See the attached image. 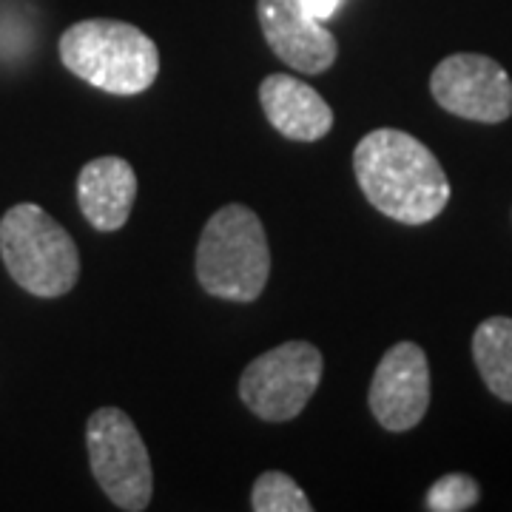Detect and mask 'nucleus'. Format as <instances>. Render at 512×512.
<instances>
[{"mask_svg": "<svg viewBox=\"0 0 512 512\" xmlns=\"http://www.w3.org/2000/svg\"><path fill=\"white\" fill-rule=\"evenodd\" d=\"M353 171L367 202L402 225L436 220L450 202V180L436 154L399 128H376L353 151Z\"/></svg>", "mask_w": 512, "mask_h": 512, "instance_id": "nucleus-1", "label": "nucleus"}, {"mask_svg": "<svg viewBox=\"0 0 512 512\" xmlns=\"http://www.w3.org/2000/svg\"><path fill=\"white\" fill-rule=\"evenodd\" d=\"M57 49L74 77L117 97L148 92L160 74L157 43L126 20H80L60 35Z\"/></svg>", "mask_w": 512, "mask_h": 512, "instance_id": "nucleus-2", "label": "nucleus"}, {"mask_svg": "<svg viewBox=\"0 0 512 512\" xmlns=\"http://www.w3.org/2000/svg\"><path fill=\"white\" fill-rule=\"evenodd\" d=\"M271 276L265 225L248 205H225L202 228L197 279L202 291L225 302H254Z\"/></svg>", "mask_w": 512, "mask_h": 512, "instance_id": "nucleus-3", "label": "nucleus"}, {"mask_svg": "<svg viewBox=\"0 0 512 512\" xmlns=\"http://www.w3.org/2000/svg\"><path fill=\"white\" fill-rule=\"evenodd\" d=\"M0 259L20 288L40 299L66 296L80 279L72 234L35 202H18L3 214Z\"/></svg>", "mask_w": 512, "mask_h": 512, "instance_id": "nucleus-4", "label": "nucleus"}, {"mask_svg": "<svg viewBox=\"0 0 512 512\" xmlns=\"http://www.w3.org/2000/svg\"><path fill=\"white\" fill-rule=\"evenodd\" d=\"M86 450L100 490L128 512H143L151 504L154 476L151 458L137 424L120 407L94 410L86 424Z\"/></svg>", "mask_w": 512, "mask_h": 512, "instance_id": "nucleus-5", "label": "nucleus"}, {"mask_svg": "<svg viewBox=\"0 0 512 512\" xmlns=\"http://www.w3.org/2000/svg\"><path fill=\"white\" fill-rule=\"evenodd\" d=\"M325 373L322 350L311 342H285L256 356L239 376V399L262 421L296 419L313 399Z\"/></svg>", "mask_w": 512, "mask_h": 512, "instance_id": "nucleus-6", "label": "nucleus"}, {"mask_svg": "<svg viewBox=\"0 0 512 512\" xmlns=\"http://www.w3.org/2000/svg\"><path fill=\"white\" fill-rule=\"evenodd\" d=\"M430 92L441 109L464 120L504 123L512 114L510 74L487 55L458 52L444 57L433 69Z\"/></svg>", "mask_w": 512, "mask_h": 512, "instance_id": "nucleus-7", "label": "nucleus"}, {"mask_svg": "<svg viewBox=\"0 0 512 512\" xmlns=\"http://www.w3.org/2000/svg\"><path fill=\"white\" fill-rule=\"evenodd\" d=\"M370 413L390 433L413 430L430 407V365L416 342H399L376 365L370 382Z\"/></svg>", "mask_w": 512, "mask_h": 512, "instance_id": "nucleus-8", "label": "nucleus"}, {"mask_svg": "<svg viewBox=\"0 0 512 512\" xmlns=\"http://www.w3.org/2000/svg\"><path fill=\"white\" fill-rule=\"evenodd\" d=\"M256 15L268 46L285 66L299 74H322L336 63V37L305 12L302 0H256Z\"/></svg>", "mask_w": 512, "mask_h": 512, "instance_id": "nucleus-9", "label": "nucleus"}, {"mask_svg": "<svg viewBox=\"0 0 512 512\" xmlns=\"http://www.w3.org/2000/svg\"><path fill=\"white\" fill-rule=\"evenodd\" d=\"M259 103L268 123L296 143H316L333 128V109L325 97L291 74H268L259 86Z\"/></svg>", "mask_w": 512, "mask_h": 512, "instance_id": "nucleus-10", "label": "nucleus"}, {"mask_svg": "<svg viewBox=\"0 0 512 512\" xmlns=\"http://www.w3.org/2000/svg\"><path fill=\"white\" fill-rule=\"evenodd\" d=\"M137 200V174L123 157H97L77 174V205L94 231H120Z\"/></svg>", "mask_w": 512, "mask_h": 512, "instance_id": "nucleus-11", "label": "nucleus"}, {"mask_svg": "<svg viewBox=\"0 0 512 512\" xmlns=\"http://www.w3.org/2000/svg\"><path fill=\"white\" fill-rule=\"evenodd\" d=\"M473 359L490 393L512 404V319L490 316L473 333Z\"/></svg>", "mask_w": 512, "mask_h": 512, "instance_id": "nucleus-12", "label": "nucleus"}, {"mask_svg": "<svg viewBox=\"0 0 512 512\" xmlns=\"http://www.w3.org/2000/svg\"><path fill=\"white\" fill-rule=\"evenodd\" d=\"M254 512H311L313 504L308 493L288 473L268 470L254 481L251 493Z\"/></svg>", "mask_w": 512, "mask_h": 512, "instance_id": "nucleus-13", "label": "nucleus"}, {"mask_svg": "<svg viewBox=\"0 0 512 512\" xmlns=\"http://www.w3.org/2000/svg\"><path fill=\"white\" fill-rule=\"evenodd\" d=\"M481 498L476 478L464 476V473H450L441 476L424 498V507L430 512H464L473 510Z\"/></svg>", "mask_w": 512, "mask_h": 512, "instance_id": "nucleus-14", "label": "nucleus"}, {"mask_svg": "<svg viewBox=\"0 0 512 512\" xmlns=\"http://www.w3.org/2000/svg\"><path fill=\"white\" fill-rule=\"evenodd\" d=\"M302 6H305V12L316 20H330L336 15V9L342 6V0H302Z\"/></svg>", "mask_w": 512, "mask_h": 512, "instance_id": "nucleus-15", "label": "nucleus"}]
</instances>
